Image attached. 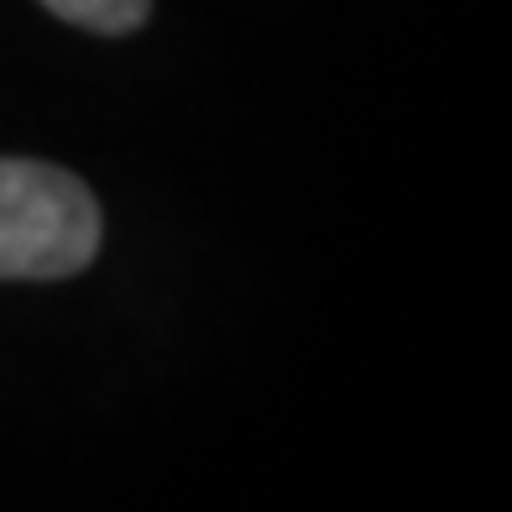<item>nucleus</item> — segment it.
<instances>
[{"mask_svg":"<svg viewBox=\"0 0 512 512\" xmlns=\"http://www.w3.org/2000/svg\"><path fill=\"white\" fill-rule=\"evenodd\" d=\"M105 236L89 183L32 157H0V283H58L95 262Z\"/></svg>","mask_w":512,"mask_h":512,"instance_id":"1","label":"nucleus"},{"mask_svg":"<svg viewBox=\"0 0 512 512\" xmlns=\"http://www.w3.org/2000/svg\"><path fill=\"white\" fill-rule=\"evenodd\" d=\"M42 6L100 37H126L152 16V0H42Z\"/></svg>","mask_w":512,"mask_h":512,"instance_id":"2","label":"nucleus"}]
</instances>
